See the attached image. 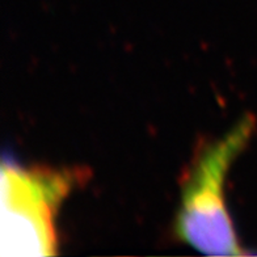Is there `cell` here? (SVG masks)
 <instances>
[{"label":"cell","mask_w":257,"mask_h":257,"mask_svg":"<svg viewBox=\"0 0 257 257\" xmlns=\"http://www.w3.org/2000/svg\"><path fill=\"white\" fill-rule=\"evenodd\" d=\"M254 119L247 115L194 155L181 185L175 233L180 240L210 256L241 254L224 188L231 166L247 147Z\"/></svg>","instance_id":"cell-1"},{"label":"cell","mask_w":257,"mask_h":257,"mask_svg":"<svg viewBox=\"0 0 257 257\" xmlns=\"http://www.w3.org/2000/svg\"><path fill=\"white\" fill-rule=\"evenodd\" d=\"M83 172L75 168L2 164V256L57 253L55 219Z\"/></svg>","instance_id":"cell-2"}]
</instances>
